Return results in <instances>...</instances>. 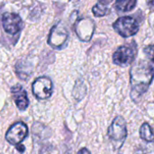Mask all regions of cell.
Segmentation results:
<instances>
[{
    "mask_svg": "<svg viewBox=\"0 0 154 154\" xmlns=\"http://www.w3.org/2000/svg\"><path fill=\"white\" fill-rule=\"evenodd\" d=\"M108 137L115 149H120L127 136L126 123L123 116H116L108 128Z\"/></svg>",
    "mask_w": 154,
    "mask_h": 154,
    "instance_id": "6da1fadb",
    "label": "cell"
},
{
    "mask_svg": "<svg viewBox=\"0 0 154 154\" xmlns=\"http://www.w3.org/2000/svg\"><path fill=\"white\" fill-rule=\"evenodd\" d=\"M116 32L123 37H130L136 34L139 31L137 21L131 16H122L113 24Z\"/></svg>",
    "mask_w": 154,
    "mask_h": 154,
    "instance_id": "7a4b0ae2",
    "label": "cell"
},
{
    "mask_svg": "<svg viewBox=\"0 0 154 154\" xmlns=\"http://www.w3.org/2000/svg\"><path fill=\"white\" fill-rule=\"evenodd\" d=\"M32 94L38 99L43 100L49 98L52 95V81L48 77H40L34 80L32 86Z\"/></svg>",
    "mask_w": 154,
    "mask_h": 154,
    "instance_id": "3957f363",
    "label": "cell"
},
{
    "mask_svg": "<svg viewBox=\"0 0 154 154\" xmlns=\"http://www.w3.org/2000/svg\"><path fill=\"white\" fill-rule=\"evenodd\" d=\"M28 135V127L23 122H17L14 124L7 131L5 134L6 141L12 145H17Z\"/></svg>",
    "mask_w": 154,
    "mask_h": 154,
    "instance_id": "277c9868",
    "label": "cell"
},
{
    "mask_svg": "<svg viewBox=\"0 0 154 154\" xmlns=\"http://www.w3.org/2000/svg\"><path fill=\"white\" fill-rule=\"evenodd\" d=\"M2 25L7 33L16 34L21 31L23 23L19 14L14 13H5L2 17Z\"/></svg>",
    "mask_w": 154,
    "mask_h": 154,
    "instance_id": "5b68a950",
    "label": "cell"
},
{
    "mask_svg": "<svg viewBox=\"0 0 154 154\" xmlns=\"http://www.w3.org/2000/svg\"><path fill=\"white\" fill-rule=\"evenodd\" d=\"M68 36L69 34L66 28L61 23H59L52 28L49 37V43L53 48H61L62 45L65 44Z\"/></svg>",
    "mask_w": 154,
    "mask_h": 154,
    "instance_id": "8992f818",
    "label": "cell"
},
{
    "mask_svg": "<svg viewBox=\"0 0 154 154\" xmlns=\"http://www.w3.org/2000/svg\"><path fill=\"white\" fill-rule=\"evenodd\" d=\"M134 60V51L127 46L119 47L113 55V60L116 65L126 66L132 63Z\"/></svg>",
    "mask_w": 154,
    "mask_h": 154,
    "instance_id": "52a82bcc",
    "label": "cell"
},
{
    "mask_svg": "<svg viewBox=\"0 0 154 154\" xmlns=\"http://www.w3.org/2000/svg\"><path fill=\"white\" fill-rule=\"evenodd\" d=\"M11 92L18 109L21 111H24L25 109H27L29 106V99L25 89L21 85L17 84L11 88Z\"/></svg>",
    "mask_w": 154,
    "mask_h": 154,
    "instance_id": "ba28073f",
    "label": "cell"
},
{
    "mask_svg": "<svg viewBox=\"0 0 154 154\" xmlns=\"http://www.w3.org/2000/svg\"><path fill=\"white\" fill-rule=\"evenodd\" d=\"M92 24H93V23L90 19H84V20H81L78 23L77 26L83 28V32H81L80 33L78 34L81 40H83V41L90 40L91 35H92L93 31H94V25L90 27V25H92Z\"/></svg>",
    "mask_w": 154,
    "mask_h": 154,
    "instance_id": "9c48e42d",
    "label": "cell"
},
{
    "mask_svg": "<svg viewBox=\"0 0 154 154\" xmlns=\"http://www.w3.org/2000/svg\"><path fill=\"white\" fill-rule=\"evenodd\" d=\"M137 0H116L115 7L121 12H129L136 5Z\"/></svg>",
    "mask_w": 154,
    "mask_h": 154,
    "instance_id": "30bf717a",
    "label": "cell"
},
{
    "mask_svg": "<svg viewBox=\"0 0 154 154\" xmlns=\"http://www.w3.org/2000/svg\"><path fill=\"white\" fill-rule=\"evenodd\" d=\"M140 137L142 140L147 142V143H152L153 141V134H152V129L148 123L143 124V125L140 128Z\"/></svg>",
    "mask_w": 154,
    "mask_h": 154,
    "instance_id": "8fae6325",
    "label": "cell"
},
{
    "mask_svg": "<svg viewBox=\"0 0 154 154\" xmlns=\"http://www.w3.org/2000/svg\"><path fill=\"white\" fill-rule=\"evenodd\" d=\"M92 12L96 16L101 17V16L106 15L109 13V8L106 5L98 3L94 5V7L92 8Z\"/></svg>",
    "mask_w": 154,
    "mask_h": 154,
    "instance_id": "7c38bea8",
    "label": "cell"
},
{
    "mask_svg": "<svg viewBox=\"0 0 154 154\" xmlns=\"http://www.w3.org/2000/svg\"><path fill=\"white\" fill-rule=\"evenodd\" d=\"M15 148H16V150L20 152V153H23L24 151H25V147L23 145V144H17V145H15Z\"/></svg>",
    "mask_w": 154,
    "mask_h": 154,
    "instance_id": "4fadbf2b",
    "label": "cell"
},
{
    "mask_svg": "<svg viewBox=\"0 0 154 154\" xmlns=\"http://www.w3.org/2000/svg\"><path fill=\"white\" fill-rule=\"evenodd\" d=\"M77 154H91V153H90V152H89L87 148H82V149H80V150L78 152V153Z\"/></svg>",
    "mask_w": 154,
    "mask_h": 154,
    "instance_id": "5bb4252c",
    "label": "cell"
},
{
    "mask_svg": "<svg viewBox=\"0 0 154 154\" xmlns=\"http://www.w3.org/2000/svg\"><path fill=\"white\" fill-rule=\"evenodd\" d=\"M111 2H112V0H99V3L102 5H107Z\"/></svg>",
    "mask_w": 154,
    "mask_h": 154,
    "instance_id": "9a60e30c",
    "label": "cell"
},
{
    "mask_svg": "<svg viewBox=\"0 0 154 154\" xmlns=\"http://www.w3.org/2000/svg\"><path fill=\"white\" fill-rule=\"evenodd\" d=\"M71 1H75V2H77V1H79V0H71Z\"/></svg>",
    "mask_w": 154,
    "mask_h": 154,
    "instance_id": "2e32d148",
    "label": "cell"
}]
</instances>
